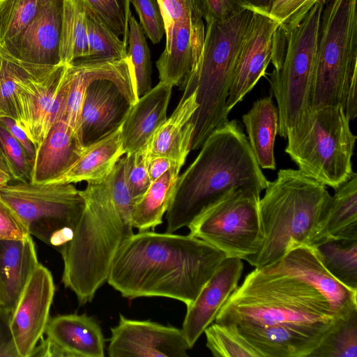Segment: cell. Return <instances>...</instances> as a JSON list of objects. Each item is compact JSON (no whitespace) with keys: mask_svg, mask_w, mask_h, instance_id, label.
<instances>
[{"mask_svg":"<svg viewBox=\"0 0 357 357\" xmlns=\"http://www.w3.org/2000/svg\"><path fill=\"white\" fill-rule=\"evenodd\" d=\"M227 258L190 234L139 231L119 247L107 282L126 298L165 297L188 307Z\"/></svg>","mask_w":357,"mask_h":357,"instance_id":"6da1fadb","label":"cell"},{"mask_svg":"<svg viewBox=\"0 0 357 357\" xmlns=\"http://www.w3.org/2000/svg\"><path fill=\"white\" fill-rule=\"evenodd\" d=\"M192 163L178 176L167 211L166 232L188 227L231 190L261 192L268 180L259 166L238 121L232 120L206 139Z\"/></svg>","mask_w":357,"mask_h":357,"instance_id":"7a4b0ae2","label":"cell"},{"mask_svg":"<svg viewBox=\"0 0 357 357\" xmlns=\"http://www.w3.org/2000/svg\"><path fill=\"white\" fill-rule=\"evenodd\" d=\"M342 319L334 314L324 296L300 278L255 268L222 307L215 322L282 324L326 336Z\"/></svg>","mask_w":357,"mask_h":357,"instance_id":"3957f363","label":"cell"},{"mask_svg":"<svg viewBox=\"0 0 357 357\" xmlns=\"http://www.w3.org/2000/svg\"><path fill=\"white\" fill-rule=\"evenodd\" d=\"M79 192L84 211L70 240L57 250L64 265L62 282L84 305L107 282L114 257L133 227L116 208L105 181L87 183Z\"/></svg>","mask_w":357,"mask_h":357,"instance_id":"277c9868","label":"cell"},{"mask_svg":"<svg viewBox=\"0 0 357 357\" xmlns=\"http://www.w3.org/2000/svg\"><path fill=\"white\" fill-rule=\"evenodd\" d=\"M264 190L259 200L264 241L245 260L255 268L274 264L296 248L312 247L331 197L326 185L294 169H280Z\"/></svg>","mask_w":357,"mask_h":357,"instance_id":"5b68a950","label":"cell"},{"mask_svg":"<svg viewBox=\"0 0 357 357\" xmlns=\"http://www.w3.org/2000/svg\"><path fill=\"white\" fill-rule=\"evenodd\" d=\"M253 12L242 8L224 20L206 22L199 61L190 73L182 97L196 92L191 149L202 146L208 135L228 121L226 102L238 56Z\"/></svg>","mask_w":357,"mask_h":357,"instance_id":"8992f818","label":"cell"},{"mask_svg":"<svg viewBox=\"0 0 357 357\" xmlns=\"http://www.w3.org/2000/svg\"><path fill=\"white\" fill-rule=\"evenodd\" d=\"M340 106L357 116V0H324L310 108Z\"/></svg>","mask_w":357,"mask_h":357,"instance_id":"52a82bcc","label":"cell"},{"mask_svg":"<svg viewBox=\"0 0 357 357\" xmlns=\"http://www.w3.org/2000/svg\"><path fill=\"white\" fill-rule=\"evenodd\" d=\"M324 0H319L294 27L275 31L269 74L277 102L278 133L287 137L310 108L314 73L317 36Z\"/></svg>","mask_w":357,"mask_h":357,"instance_id":"ba28073f","label":"cell"},{"mask_svg":"<svg viewBox=\"0 0 357 357\" xmlns=\"http://www.w3.org/2000/svg\"><path fill=\"white\" fill-rule=\"evenodd\" d=\"M340 106L309 109L287 135L285 153L305 175L335 190L356 174V141Z\"/></svg>","mask_w":357,"mask_h":357,"instance_id":"9c48e42d","label":"cell"},{"mask_svg":"<svg viewBox=\"0 0 357 357\" xmlns=\"http://www.w3.org/2000/svg\"><path fill=\"white\" fill-rule=\"evenodd\" d=\"M0 198L29 235L57 249L72 238L85 206L72 183H10L0 188Z\"/></svg>","mask_w":357,"mask_h":357,"instance_id":"30bf717a","label":"cell"},{"mask_svg":"<svg viewBox=\"0 0 357 357\" xmlns=\"http://www.w3.org/2000/svg\"><path fill=\"white\" fill-rule=\"evenodd\" d=\"M260 193L245 188L231 190L188 226L190 234L213 245L227 257L245 260L255 255L264 237Z\"/></svg>","mask_w":357,"mask_h":357,"instance_id":"8fae6325","label":"cell"},{"mask_svg":"<svg viewBox=\"0 0 357 357\" xmlns=\"http://www.w3.org/2000/svg\"><path fill=\"white\" fill-rule=\"evenodd\" d=\"M188 349L182 329L120 314L107 351L110 357H187Z\"/></svg>","mask_w":357,"mask_h":357,"instance_id":"7c38bea8","label":"cell"},{"mask_svg":"<svg viewBox=\"0 0 357 357\" xmlns=\"http://www.w3.org/2000/svg\"><path fill=\"white\" fill-rule=\"evenodd\" d=\"M54 292L51 272L39 264L10 316V327L20 357H31L45 334Z\"/></svg>","mask_w":357,"mask_h":357,"instance_id":"4fadbf2b","label":"cell"},{"mask_svg":"<svg viewBox=\"0 0 357 357\" xmlns=\"http://www.w3.org/2000/svg\"><path fill=\"white\" fill-rule=\"evenodd\" d=\"M67 64L31 74L17 82L16 123L36 149L48 132V119Z\"/></svg>","mask_w":357,"mask_h":357,"instance_id":"5bb4252c","label":"cell"},{"mask_svg":"<svg viewBox=\"0 0 357 357\" xmlns=\"http://www.w3.org/2000/svg\"><path fill=\"white\" fill-rule=\"evenodd\" d=\"M45 340L31 357H103L105 340L100 325L86 314L50 318Z\"/></svg>","mask_w":357,"mask_h":357,"instance_id":"9a60e30c","label":"cell"},{"mask_svg":"<svg viewBox=\"0 0 357 357\" xmlns=\"http://www.w3.org/2000/svg\"><path fill=\"white\" fill-rule=\"evenodd\" d=\"M278 26L272 19L253 13L229 90L226 102L228 114L264 76L271 62L273 36Z\"/></svg>","mask_w":357,"mask_h":357,"instance_id":"2e32d148","label":"cell"},{"mask_svg":"<svg viewBox=\"0 0 357 357\" xmlns=\"http://www.w3.org/2000/svg\"><path fill=\"white\" fill-rule=\"evenodd\" d=\"M297 276L326 297L334 314L345 319L357 310V291L336 280L324 267L313 247L300 246L273 264L261 268Z\"/></svg>","mask_w":357,"mask_h":357,"instance_id":"e0dca14e","label":"cell"},{"mask_svg":"<svg viewBox=\"0 0 357 357\" xmlns=\"http://www.w3.org/2000/svg\"><path fill=\"white\" fill-rule=\"evenodd\" d=\"M63 8V0H40L34 18L7 54L24 63L40 68L60 64Z\"/></svg>","mask_w":357,"mask_h":357,"instance_id":"ac0fdd59","label":"cell"},{"mask_svg":"<svg viewBox=\"0 0 357 357\" xmlns=\"http://www.w3.org/2000/svg\"><path fill=\"white\" fill-rule=\"evenodd\" d=\"M243 271L242 259L227 257L187 307L182 331L190 349L215 321L222 307L238 287Z\"/></svg>","mask_w":357,"mask_h":357,"instance_id":"d6986e66","label":"cell"},{"mask_svg":"<svg viewBox=\"0 0 357 357\" xmlns=\"http://www.w3.org/2000/svg\"><path fill=\"white\" fill-rule=\"evenodd\" d=\"M204 34V19L199 11L174 26L156 61L160 82L183 89L190 73L200 58Z\"/></svg>","mask_w":357,"mask_h":357,"instance_id":"ffe728a7","label":"cell"},{"mask_svg":"<svg viewBox=\"0 0 357 357\" xmlns=\"http://www.w3.org/2000/svg\"><path fill=\"white\" fill-rule=\"evenodd\" d=\"M84 149L64 120L54 123L36 149L31 182L47 183L60 177L76 162Z\"/></svg>","mask_w":357,"mask_h":357,"instance_id":"44dd1931","label":"cell"},{"mask_svg":"<svg viewBox=\"0 0 357 357\" xmlns=\"http://www.w3.org/2000/svg\"><path fill=\"white\" fill-rule=\"evenodd\" d=\"M172 87L160 82L132 105L121 126L125 154L145 147L156 130L165 121Z\"/></svg>","mask_w":357,"mask_h":357,"instance_id":"7402d4cb","label":"cell"},{"mask_svg":"<svg viewBox=\"0 0 357 357\" xmlns=\"http://www.w3.org/2000/svg\"><path fill=\"white\" fill-rule=\"evenodd\" d=\"M236 326L262 357H308L326 337L282 324Z\"/></svg>","mask_w":357,"mask_h":357,"instance_id":"603a6c76","label":"cell"},{"mask_svg":"<svg viewBox=\"0 0 357 357\" xmlns=\"http://www.w3.org/2000/svg\"><path fill=\"white\" fill-rule=\"evenodd\" d=\"M198 107L195 91L182 97L169 118L156 130L147 144L149 155L166 157L183 166L191 150L192 116Z\"/></svg>","mask_w":357,"mask_h":357,"instance_id":"cb8c5ba5","label":"cell"},{"mask_svg":"<svg viewBox=\"0 0 357 357\" xmlns=\"http://www.w3.org/2000/svg\"><path fill=\"white\" fill-rule=\"evenodd\" d=\"M38 264L31 235L22 239L0 238V278L5 298L3 307L12 313Z\"/></svg>","mask_w":357,"mask_h":357,"instance_id":"d4e9b609","label":"cell"},{"mask_svg":"<svg viewBox=\"0 0 357 357\" xmlns=\"http://www.w3.org/2000/svg\"><path fill=\"white\" fill-rule=\"evenodd\" d=\"M123 155L120 126L109 135L85 147L76 162L65 174L50 183L101 182L112 172Z\"/></svg>","mask_w":357,"mask_h":357,"instance_id":"484cf974","label":"cell"},{"mask_svg":"<svg viewBox=\"0 0 357 357\" xmlns=\"http://www.w3.org/2000/svg\"><path fill=\"white\" fill-rule=\"evenodd\" d=\"M242 119L248 143L259 166L261 169L275 170L274 146L279 118L271 96L255 101Z\"/></svg>","mask_w":357,"mask_h":357,"instance_id":"4316f807","label":"cell"},{"mask_svg":"<svg viewBox=\"0 0 357 357\" xmlns=\"http://www.w3.org/2000/svg\"><path fill=\"white\" fill-rule=\"evenodd\" d=\"M327 238L357 239L356 173L331 196L313 246Z\"/></svg>","mask_w":357,"mask_h":357,"instance_id":"83f0119b","label":"cell"},{"mask_svg":"<svg viewBox=\"0 0 357 357\" xmlns=\"http://www.w3.org/2000/svg\"><path fill=\"white\" fill-rule=\"evenodd\" d=\"M181 167L178 165H174L151 183L146 192L135 204L132 213L133 228L144 231L162 224V217L173 197Z\"/></svg>","mask_w":357,"mask_h":357,"instance_id":"f1b7e54d","label":"cell"},{"mask_svg":"<svg viewBox=\"0 0 357 357\" xmlns=\"http://www.w3.org/2000/svg\"><path fill=\"white\" fill-rule=\"evenodd\" d=\"M313 248L322 264L336 280L357 291V239L327 238Z\"/></svg>","mask_w":357,"mask_h":357,"instance_id":"f546056e","label":"cell"},{"mask_svg":"<svg viewBox=\"0 0 357 357\" xmlns=\"http://www.w3.org/2000/svg\"><path fill=\"white\" fill-rule=\"evenodd\" d=\"M88 54L86 13L81 0H63L60 62L70 64Z\"/></svg>","mask_w":357,"mask_h":357,"instance_id":"4dcf8cb0","label":"cell"},{"mask_svg":"<svg viewBox=\"0 0 357 357\" xmlns=\"http://www.w3.org/2000/svg\"><path fill=\"white\" fill-rule=\"evenodd\" d=\"M85 8L88 54L74 61L100 63L126 59L128 57L127 43L109 29L91 10Z\"/></svg>","mask_w":357,"mask_h":357,"instance_id":"1f68e13d","label":"cell"},{"mask_svg":"<svg viewBox=\"0 0 357 357\" xmlns=\"http://www.w3.org/2000/svg\"><path fill=\"white\" fill-rule=\"evenodd\" d=\"M40 0H0V52L9 53L36 15Z\"/></svg>","mask_w":357,"mask_h":357,"instance_id":"d6a6232c","label":"cell"},{"mask_svg":"<svg viewBox=\"0 0 357 357\" xmlns=\"http://www.w3.org/2000/svg\"><path fill=\"white\" fill-rule=\"evenodd\" d=\"M207 348L215 357H262L235 324L213 323L204 331Z\"/></svg>","mask_w":357,"mask_h":357,"instance_id":"836d02e7","label":"cell"},{"mask_svg":"<svg viewBox=\"0 0 357 357\" xmlns=\"http://www.w3.org/2000/svg\"><path fill=\"white\" fill-rule=\"evenodd\" d=\"M50 68L31 66L0 52V118L10 117L16 121L15 91L17 81Z\"/></svg>","mask_w":357,"mask_h":357,"instance_id":"e575fe53","label":"cell"},{"mask_svg":"<svg viewBox=\"0 0 357 357\" xmlns=\"http://www.w3.org/2000/svg\"><path fill=\"white\" fill-rule=\"evenodd\" d=\"M243 8L264 15L279 26L297 25L319 0H238Z\"/></svg>","mask_w":357,"mask_h":357,"instance_id":"d590c367","label":"cell"},{"mask_svg":"<svg viewBox=\"0 0 357 357\" xmlns=\"http://www.w3.org/2000/svg\"><path fill=\"white\" fill-rule=\"evenodd\" d=\"M128 26L127 54L132 68L139 98L152 89L150 51L144 33L132 13L129 17Z\"/></svg>","mask_w":357,"mask_h":357,"instance_id":"8d00e7d4","label":"cell"},{"mask_svg":"<svg viewBox=\"0 0 357 357\" xmlns=\"http://www.w3.org/2000/svg\"><path fill=\"white\" fill-rule=\"evenodd\" d=\"M308 357H357V310L343 319Z\"/></svg>","mask_w":357,"mask_h":357,"instance_id":"74e56055","label":"cell"},{"mask_svg":"<svg viewBox=\"0 0 357 357\" xmlns=\"http://www.w3.org/2000/svg\"><path fill=\"white\" fill-rule=\"evenodd\" d=\"M115 35L127 43L130 0H81Z\"/></svg>","mask_w":357,"mask_h":357,"instance_id":"f35d334b","label":"cell"},{"mask_svg":"<svg viewBox=\"0 0 357 357\" xmlns=\"http://www.w3.org/2000/svg\"><path fill=\"white\" fill-rule=\"evenodd\" d=\"M0 154L13 181L31 182L32 160L22 145L0 121Z\"/></svg>","mask_w":357,"mask_h":357,"instance_id":"ab89813d","label":"cell"},{"mask_svg":"<svg viewBox=\"0 0 357 357\" xmlns=\"http://www.w3.org/2000/svg\"><path fill=\"white\" fill-rule=\"evenodd\" d=\"M147 153L146 145L137 151L125 154L126 178L135 203L146 192L151 183L146 167Z\"/></svg>","mask_w":357,"mask_h":357,"instance_id":"60d3db41","label":"cell"},{"mask_svg":"<svg viewBox=\"0 0 357 357\" xmlns=\"http://www.w3.org/2000/svg\"><path fill=\"white\" fill-rule=\"evenodd\" d=\"M125 166L124 155L119 159L112 172L104 181L116 208L126 220L132 222V213L135 202L126 181Z\"/></svg>","mask_w":357,"mask_h":357,"instance_id":"b9f144b4","label":"cell"},{"mask_svg":"<svg viewBox=\"0 0 357 357\" xmlns=\"http://www.w3.org/2000/svg\"><path fill=\"white\" fill-rule=\"evenodd\" d=\"M130 2L138 14L143 32L153 44L158 43L165 31L157 0H130Z\"/></svg>","mask_w":357,"mask_h":357,"instance_id":"7bdbcfd3","label":"cell"},{"mask_svg":"<svg viewBox=\"0 0 357 357\" xmlns=\"http://www.w3.org/2000/svg\"><path fill=\"white\" fill-rule=\"evenodd\" d=\"M162 17L166 39L174 26L196 11L195 0H157Z\"/></svg>","mask_w":357,"mask_h":357,"instance_id":"ee69618b","label":"cell"},{"mask_svg":"<svg viewBox=\"0 0 357 357\" xmlns=\"http://www.w3.org/2000/svg\"><path fill=\"white\" fill-rule=\"evenodd\" d=\"M205 22L229 18L243 8L238 0H195Z\"/></svg>","mask_w":357,"mask_h":357,"instance_id":"f6af8a7d","label":"cell"},{"mask_svg":"<svg viewBox=\"0 0 357 357\" xmlns=\"http://www.w3.org/2000/svg\"><path fill=\"white\" fill-rule=\"evenodd\" d=\"M29 236L15 212L0 198V238L22 239Z\"/></svg>","mask_w":357,"mask_h":357,"instance_id":"bcb514c9","label":"cell"},{"mask_svg":"<svg viewBox=\"0 0 357 357\" xmlns=\"http://www.w3.org/2000/svg\"><path fill=\"white\" fill-rule=\"evenodd\" d=\"M11 312L0 306V357H20L10 327Z\"/></svg>","mask_w":357,"mask_h":357,"instance_id":"7dc6e473","label":"cell"},{"mask_svg":"<svg viewBox=\"0 0 357 357\" xmlns=\"http://www.w3.org/2000/svg\"><path fill=\"white\" fill-rule=\"evenodd\" d=\"M0 121L8 128L13 137L22 145L33 162L36 155V147L24 131L12 118L1 117Z\"/></svg>","mask_w":357,"mask_h":357,"instance_id":"c3c4849f","label":"cell"},{"mask_svg":"<svg viewBox=\"0 0 357 357\" xmlns=\"http://www.w3.org/2000/svg\"><path fill=\"white\" fill-rule=\"evenodd\" d=\"M176 165H180L166 157L151 155L147 153L146 167L151 182L160 178L170 168Z\"/></svg>","mask_w":357,"mask_h":357,"instance_id":"681fc988","label":"cell"},{"mask_svg":"<svg viewBox=\"0 0 357 357\" xmlns=\"http://www.w3.org/2000/svg\"><path fill=\"white\" fill-rule=\"evenodd\" d=\"M13 181L10 170L0 154V188Z\"/></svg>","mask_w":357,"mask_h":357,"instance_id":"f907efd6","label":"cell"},{"mask_svg":"<svg viewBox=\"0 0 357 357\" xmlns=\"http://www.w3.org/2000/svg\"><path fill=\"white\" fill-rule=\"evenodd\" d=\"M5 303V298L1 285V281L0 278V306L3 307Z\"/></svg>","mask_w":357,"mask_h":357,"instance_id":"816d5d0a","label":"cell"}]
</instances>
